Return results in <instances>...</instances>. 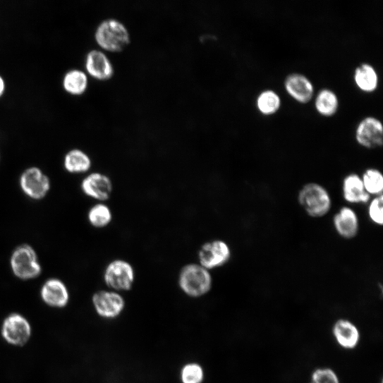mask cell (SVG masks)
<instances>
[{"label": "cell", "instance_id": "6da1fadb", "mask_svg": "<svg viewBox=\"0 0 383 383\" xmlns=\"http://www.w3.org/2000/svg\"><path fill=\"white\" fill-rule=\"evenodd\" d=\"M94 38L103 51L109 52H119L131 42L129 30L121 21L114 18H108L99 23Z\"/></svg>", "mask_w": 383, "mask_h": 383}, {"label": "cell", "instance_id": "7a4b0ae2", "mask_svg": "<svg viewBox=\"0 0 383 383\" xmlns=\"http://www.w3.org/2000/svg\"><path fill=\"white\" fill-rule=\"evenodd\" d=\"M213 279L210 272L199 264L191 263L182 267L178 275V286L188 296L200 298L212 289Z\"/></svg>", "mask_w": 383, "mask_h": 383}, {"label": "cell", "instance_id": "3957f363", "mask_svg": "<svg viewBox=\"0 0 383 383\" xmlns=\"http://www.w3.org/2000/svg\"><path fill=\"white\" fill-rule=\"evenodd\" d=\"M10 264L14 276L22 281L36 279L42 273L38 254L35 249L28 243L21 244L14 249Z\"/></svg>", "mask_w": 383, "mask_h": 383}, {"label": "cell", "instance_id": "277c9868", "mask_svg": "<svg viewBox=\"0 0 383 383\" xmlns=\"http://www.w3.org/2000/svg\"><path fill=\"white\" fill-rule=\"evenodd\" d=\"M298 202L311 217L322 218L331 210L332 200L329 191L317 183L303 186L298 193Z\"/></svg>", "mask_w": 383, "mask_h": 383}, {"label": "cell", "instance_id": "5b68a950", "mask_svg": "<svg viewBox=\"0 0 383 383\" xmlns=\"http://www.w3.org/2000/svg\"><path fill=\"white\" fill-rule=\"evenodd\" d=\"M136 274L134 267L121 259L110 262L105 267L103 279L111 291H130L135 284Z\"/></svg>", "mask_w": 383, "mask_h": 383}, {"label": "cell", "instance_id": "8992f818", "mask_svg": "<svg viewBox=\"0 0 383 383\" xmlns=\"http://www.w3.org/2000/svg\"><path fill=\"white\" fill-rule=\"evenodd\" d=\"M1 335L10 345L17 347L25 346L32 335V327L30 321L22 314L13 312L3 322Z\"/></svg>", "mask_w": 383, "mask_h": 383}, {"label": "cell", "instance_id": "52a82bcc", "mask_svg": "<svg viewBox=\"0 0 383 383\" xmlns=\"http://www.w3.org/2000/svg\"><path fill=\"white\" fill-rule=\"evenodd\" d=\"M231 258L229 245L221 239L203 243L197 253L198 264L209 272L225 266Z\"/></svg>", "mask_w": 383, "mask_h": 383}, {"label": "cell", "instance_id": "ba28073f", "mask_svg": "<svg viewBox=\"0 0 383 383\" xmlns=\"http://www.w3.org/2000/svg\"><path fill=\"white\" fill-rule=\"evenodd\" d=\"M20 186L22 191L34 200L45 198L51 187L49 176L37 166L30 167L23 172Z\"/></svg>", "mask_w": 383, "mask_h": 383}, {"label": "cell", "instance_id": "9c48e42d", "mask_svg": "<svg viewBox=\"0 0 383 383\" xmlns=\"http://www.w3.org/2000/svg\"><path fill=\"white\" fill-rule=\"evenodd\" d=\"M355 139L357 144L365 149L381 147L383 144L382 121L374 116H365L357 124Z\"/></svg>", "mask_w": 383, "mask_h": 383}, {"label": "cell", "instance_id": "30bf717a", "mask_svg": "<svg viewBox=\"0 0 383 383\" xmlns=\"http://www.w3.org/2000/svg\"><path fill=\"white\" fill-rule=\"evenodd\" d=\"M92 302L97 315L105 319L117 317L125 308V300L114 291H99L92 296Z\"/></svg>", "mask_w": 383, "mask_h": 383}, {"label": "cell", "instance_id": "8fae6325", "mask_svg": "<svg viewBox=\"0 0 383 383\" xmlns=\"http://www.w3.org/2000/svg\"><path fill=\"white\" fill-rule=\"evenodd\" d=\"M80 189L87 197L104 202L111 197L114 186L108 176L95 172L83 179Z\"/></svg>", "mask_w": 383, "mask_h": 383}, {"label": "cell", "instance_id": "7c38bea8", "mask_svg": "<svg viewBox=\"0 0 383 383\" xmlns=\"http://www.w3.org/2000/svg\"><path fill=\"white\" fill-rule=\"evenodd\" d=\"M286 92L295 101L305 104L311 102L315 95V87L312 80L305 74L292 73L284 80Z\"/></svg>", "mask_w": 383, "mask_h": 383}, {"label": "cell", "instance_id": "4fadbf2b", "mask_svg": "<svg viewBox=\"0 0 383 383\" xmlns=\"http://www.w3.org/2000/svg\"><path fill=\"white\" fill-rule=\"evenodd\" d=\"M84 65L87 75L97 80H109L114 74V66L102 50L89 51L85 56Z\"/></svg>", "mask_w": 383, "mask_h": 383}, {"label": "cell", "instance_id": "5bb4252c", "mask_svg": "<svg viewBox=\"0 0 383 383\" xmlns=\"http://www.w3.org/2000/svg\"><path fill=\"white\" fill-rule=\"evenodd\" d=\"M40 297L47 306L56 309L65 308L70 301L66 285L56 278L45 281L40 291Z\"/></svg>", "mask_w": 383, "mask_h": 383}, {"label": "cell", "instance_id": "9a60e30c", "mask_svg": "<svg viewBox=\"0 0 383 383\" xmlns=\"http://www.w3.org/2000/svg\"><path fill=\"white\" fill-rule=\"evenodd\" d=\"M333 224L336 233L343 238L352 239L358 233L359 219L350 207H343L334 215Z\"/></svg>", "mask_w": 383, "mask_h": 383}, {"label": "cell", "instance_id": "2e32d148", "mask_svg": "<svg viewBox=\"0 0 383 383\" xmlns=\"http://www.w3.org/2000/svg\"><path fill=\"white\" fill-rule=\"evenodd\" d=\"M344 200L349 204H367L370 197L365 190L361 177L356 174L347 175L342 183Z\"/></svg>", "mask_w": 383, "mask_h": 383}, {"label": "cell", "instance_id": "e0dca14e", "mask_svg": "<svg viewBox=\"0 0 383 383\" xmlns=\"http://www.w3.org/2000/svg\"><path fill=\"white\" fill-rule=\"evenodd\" d=\"M353 81L359 90L372 93L379 87V78L376 68L369 63L359 64L353 72Z\"/></svg>", "mask_w": 383, "mask_h": 383}, {"label": "cell", "instance_id": "ac0fdd59", "mask_svg": "<svg viewBox=\"0 0 383 383\" xmlns=\"http://www.w3.org/2000/svg\"><path fill=\"white\" fill-rule=\"evenodd\" d=\"M89 86L88 75L79 68L67 71L62 78V87L66 92L73 96H81Z\"/></svg>", "mask_w": 383, "mask_h": 383}, {"label": "cell", "instance_id": "d6986e66", "mask_svg": "<svg viewBox=\"0 0 383 383\" xmlns=\"http://www.w3.org/2000/svg\"><path fill=\"white\" fill-rule=\"evenodd\" d=\"M314 98L315 110L322 116L332 117L338 112L340 106L339 97L333 90L322 88Z\"/></svg>", "mask_w": 383, "mask_h": 383}, {"label": "cell", "instance_id": "ffe728a7", "mask_svg": "<svg viewBox=\"0 0 383 383\" xmlns=\"http://www.w3.org/2000/svg\"><path fill=\"white\" fill-rule=\"evenodd\" d=\"M92 166L90 156L80 149L68 151L63 159L65 170L71 174H82L88 172Z\"/></svg>", "mask_w": 383, "mask_h": 383}, {"label": "cell", "instance_id": "44dd1931", "mask_svg": "<svg viewBox=\"0 0 383 383\" xmlns=\"http://www.w3.org/2000/svg\"><path fill=\"white\" fill-rule=\"evenodd\" d=\"M255 107L264 116H272L277 114L282 107V99L274 90H262L255 99Z\"/></svg>", "mask_w": 383, "mask_h": 383}, {"label": "cell", "instance_id": "7402d4cb", "mask_svg": "<svg viewBox=\"0 0 383 383\" xmlns=\"http://www.w3.org/2000/svg\"><path fill=\"white\" fill-rule=\"evenodd\" d=\"M334 334L339 344L345 348H355L359 341L357 328L346 320H339L336 323Z\"/></svg>", "mask_w": 383, "mask_h": 383}, {"label": "cell", "instance_id": "603a6c76", "mask_svg": "<svg viewBox=\"0 0 383 383\" xmlns=\"http://www.w3.org/2000/svg\"><path fill=\"white\" fill-rule=\"evenodd\" d=\"M113 219V214L108 205L99 202L93 205L88 211L87 219L90 225L97 229L109 226Z\"/></svg>", "mask_w": 383, "mask_h": 383}, {"label": "cell", "instance_id": "cb8c5ba5", "mask_svg": "<svg viewBox=\"0 0 383 383\" xmlns=\"http://www.w3.org/2000/svg\"><path fill=\"white\" fill-rule=\"evenodd\" d=\"M360 177L365 190L370 196L376 197L382 195L383 176L379 170L373 168L367 169Z\"/></svg>", "mask_w": 383, "mask_h": 383}, {"label": "cell", "instance_id": "d4e9b609", "mask_svg": "<svg viewBox=\"0 0 383 383\" xmlns=\"http://www.w3.org/2000/svg\"><path fill=\"white\" fill-rule=\"evenodd\" d=\"M204 375L202 367L195 363L186 364L182 368L181 373L183 383H202Z\"/></svg>", "mask_w": 383, "mask_h": 383}, {"label": "cell", "instance_id": "484cf974", "mask_svg": "<svg viewBox=\"0 0 383 383\" xmlns=\"http://www.w3.org/2000/svg\"><path fill=\"white\" fill-rule=\"evenodd\" d=\"M383 197L382 195L374 197L370 200L368 205V217L371 221L376 225L382 226L383 224Z\"/></svg>", "mask_w": 383, "mask_h": 383}, {"label": "cell", "instance_id": "4316f807", "mask_svg": "<svg viewBox=\"0 0 383 383\" xmlns=\"http://www.w3.org/2000/svg\"><path fill=\"white\" fill-rule=\"evenodd\" d=\"M311 383H339L336 374L329 368L318 369L312 375Z\"/></svg>", "mask_w": 383, "mask_h": 383}, {"label": "cell", "instance_id": "83f0119b", "mask_svg": "<svg viewBox=\"0 0 383 383\" xmlns=\"http://www.w3.org/2000/svg\"><path fill=\"white\" fill-rule=\"evenodd\" d=\"M7 84L4 77L0 75V98L3 97L6 91Z\"/></svg>", "mask_w": 383, "mask_h": 383}]
</instances>
